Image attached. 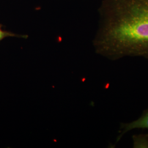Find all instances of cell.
I'll return each mask as SVG.
<instances>
[{
    "label": "cell",
    "instance_id": "obj_1",
    "mask_svg": "<svg viewBox=\"0 0 148 148\" xmlns=\"http://www.w3.org/2000/svg\"><path fill=\"white\" fill-rule=\"evenodd\" d=\"M99 14L96 53L112 61L148 60V0H103Z\"/></svg>",
    "mask_w": 148,
    "mask_h": 148
},
{
    "label": "cell",
    "instance_id": "obj_2",
    "mask_svg": "<svg viewBox=\"0 0 148 148\" xmlns=\"http://www.w3.org/2000/svg\"><path fill=\"white\" fill-rule=\"evenodd\" d=\"M142 129L148 130V108L144 110L138 119L133 121L127 123H122L120 125L119 134L116 138V143L128 132L133 130Z\"/></svg>",
    "mask_w": 148,
    "mask_h": 148
},
{
    "label": "cell",
    "instance_id": "obj_3",
    "mask_svg": "<svg viewBox=\"0 0 148 148\" xmlns=\"http://www.w3.org/2000/svg\"><path fill=\"white\" fill-rule=\"evenodd\" d=\"M133 147L148 148V134L133 136Z\"/></svg>",
    "mask_w": 148,
    "mask_h": 148
},
{
    "label": "cell",
    "instance_id": "obj_4",
    "mask_svg": "<svg viewBox=\"0 0 148 148\" xmlns=\"http://www.w3.org/2000/svg\"><path fill=\"white\" fill-rule=\"evenodd\" d=\"M21 37V38H27V35H17L14 34L11 32H7L2 30L0 27V41L5 38L6 37Z\"/></svg>",
    "mask_w": 148,
    "mask_h": 148
}]
</instances>
